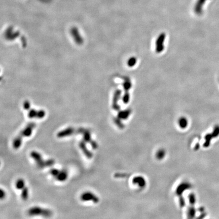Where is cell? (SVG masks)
<instances>
[{
	"mask_svg": "<svg viewBox=\"0 0 219 219\" xmlns=\"http://www.w3.org/2000/svg\"><path fill=\"white\" fill-rule=\"evenodd\" d=\"M30 156L35 160L37 166L40 169L51 166L55 163L54 160L52 159L44 160L41 155L36 151H32Z\"/></svg>",
	"mask_w": 219,
	"mask_h": 219,
	"instance_id": "1",
	"label": "cell"
},
{
	"mask_svg": "<svg viewBox=\"0 0 219 219\" xmlns=\"http://www.w3.org/2000/svg\"><path fill=\"white\" fill-rule=\"evenodd\" d=\"M28 214L30 216H41L44 217H50L52 216V212L51 210L39 206H35L31 207L28 210Z\"/></svg>",
	"mask_w": 219,
	"mask_h": 219,
	"instance_id": "2",
	"label": "cell"
},
{
	"mask_svg": "<svg viewBox=\"0 0 219 219\" xmlns=\"http://www.w3.org/2000/svg\"><path fill=\"white\" fill-rule=\"evenodd\" d=\"M50 174L59 182H64L68 179V172L66 170H59L57 169H52L50 170Z\"/></svg>",
	"mask_w": 219,
	"mask_h": 219,
	"instance_id": "3",
	"label": "cell"
},
{
	"mask_svg": "<svg viewBox=\"0 0 219 219\" xmlns=\"http://www.w3.org/2000/svg\"><path fill=\"white\" fill-rule=\"evenodd\" d=\"M76 134H80V128H75L74 127H69L59 131L57 134V136L58 138H63Z\"/></svg>",
	"mask_w": 219,
	"mask_h": 219,
	"instance_id": "4",
	"label": "cell"
},
{
	"mask_svg": "<svg viewBox=\"0 0 219 219\" xmlns=\"http://www.w3.org/2000/svg\"><path fill=\"white\" fill-rule=\"evenodd\" d=\"M81 134L83 135V141H84L90 144L92 149H96L98 148V144L96 141L92 140L90 131L88 129L83 128Z\"/></svg>",
	"mask_w": 219,
	"mask_h": 219,
	"instance_id": "5",
	"label": "cell"
},
{
	"mask_svg": "<svg viewBox=\"0 0 219 219\" xmlns=\"http://www.w3.org/2000/svg\"><path fill=\"white\" fill-rule=\"evenodd\" d=\"M35 123H30L28 125L25 127L17 136L21 139H23V137H28L31 136L32 134L34 129L35 128Z\"/></svg>",
	"mask_w": 219,
	"mask_h": 219,
	"instance_id": "6",
	"label": "cell"
},
{
	"mask_svg": "<svg viewBox=\"0 0 219 219\" xmlns=\"http://www.w3.org/2000/svg\"><path fill=\"white\" fill-rule=\"evenodd\" d=\"M80 199L83 201H92L95 203L99 202V198L91 192H85L81 194Z\"/></svg>",
	"mask_w": 219,
	"mask_h": 219,
	"instance_id": "7",
	"label": "cell"
},
{
	"mask_svg": "<svg viewBox=\"0 0 219 219\" xmlns=\"http://www.w3.org/2000/svg\"><path fill=\"white\" fill-rule=\"evenodd\" d=\"M165 38V34L164 33L160 34L158 37L156 42V51L158 53L162 52L164 50V43Z\"/></svg>",
	"mask_w": 219,
	"mask_h": 219,
	"instance_id": "8",
	"label": "cell"
},
{
	"mask_svg": "<svg viewBox=\"0 0 219 219\" xmlns=\"http://www.w3.org/2000/svg\"><path fill=\"white\" fill-rule=\"evenodd\" d=\"M86 143V142L84 141H80L79 143V147L87 158L91 159L93 157V154L87 147Z\"/></svg>",
	"mask_w": 219,
	"mask_h": 219,
	"instance_id": "9",
	"label": "cell"
},
{
	"mask_svg": "<svg viewBox=\"0 0 219 219\" xmlns=\"http://www.w3.org/2000/svg\"><path fill=\"white\" fill-rule=\"evenodd\" d=\"M45 115V113L43 111H35L34 110H32L28 114V117L30 118H42L43 117H44Z\"/></svg>",
	"mask_w": 219,
	"mask_h": 219,
	"instance_id": "10",
	"label": "cell"
},
{
	"mask_svg": "<svg viewBox=\"0 0 219 219\" xmlns=\"http://www.w3.org/2000/svg\"><path fill=\"white\" fill-rule=\"evenodd\" d=\"M123 87L125 92H128V90L131 87V83L130 79L128 77L124 78V82L123 83Z\"/></svg>",
	"mask_w": 219,
	"mask_h": 219,
	"instance_id": "11",
	"label": "cell"
},
{
	"mask_svg": "<svg viewBox=\"0 0 219 219\" xmlns=\"http://www.w3.org/2000/svg\"><path fill=\"white\" fill-rule=\"evenodd\" d=\"M25 187V182L22 179H18L15 183V187L18 190H22Z\"/></svg>",
	"mask_w": 219,
	"mask_h": 219,
	"instance_id": "12",
	"label": "cell"
},
{
	"mask_svg": "<svg viewBox=\"0 0 219 219\" xmlns=\"http://www.w3.org/2000/svg\"><path fill=\"white\" fill-rule=\"evenodd\" d=\"M21 198L23 200L26 201L28 198V189L27 187H25L21 192Z\"/></svg>",
	"mask_w": 219,
	"mask_h": 219,
	"instance_id": "13",
	"label": "cell"
},
{
	"mask_svg": "<svg viewBox=\"0 0 219 219\" xmlns=\"http://www.w3.org/2000/svg\"><path fill=\"white\" fill-rule=\"evenodd\" d=\"M120 95H121V91L120 90H118L117 91V92L115 93V97H114V108L117 109L119 108L118 106H117V102L118 100L120 98Z\"/></svg>",
	"mask_w": 219,
	"mask_h": 219,
	"instance_id": "14",
	"label": "cell"
},
{
	"mask_svg": "<svg viewBox=\"0 0 219 219\" xmlns=\"http://www.w3.org/2000/svg\"><path fill=\"white\" fill-rule=\"evenodd\" d=\"M136 63V58L135 57H132L130 58L128 61V65L130 67H133L135 65Z\"/></svg>",
	"mask_w": 219,
	"mask_h": 219,
	"instance_id": "15",
	"label": "cell"
},
{
	"mask_svg": "<svg viewBox=\"0 0 219 219\" xmlns=\"http://www.w3.org/2000/svg\"><path fill=\"white\" fill-rule=\"evenodd\" d=\"M129 94L128 92H125V94L123 96V102L125 104H127V103L129 101Z\"/></svg>",
	"mask_w": 219,
	"mask_h": 219,
	"instance_id": "16",
	"label": "cell"
},
{
	"mask_svg": "<svg viewBox=\"0 0 219 219\" xmlns=\"http://www.w3.org/2000/svg\"><path fill=\"white\" fill-rule=\"evenodd\" d=\"M129 112H130L129 111H124V112H122L120 113L119 116L121 117H125L129 114Z\"/></svg>",
	"mask_w": 219,
	"mask_h": 219,
	"instance_id": "17",
	"label": "cell"
},
{
	"mask_svg": "<svg viewBox=\"0 0 219 219\" xmlns=\"http://www.w3.org/2000/svg\"><path fill=\"white\" fill-rule=\"evenodd\" d=\"M6 196V193L3 189L1 190V199H3Z\"/></svg>",
	"mask_w": 219,
	"mask_h": 219,
	"instance_id": "18",
	"label": "cell"
}]
</instances>
